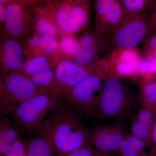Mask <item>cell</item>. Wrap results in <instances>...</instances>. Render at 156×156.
Returning <instances> with one entry per match:
<instances>
[{"mask_svg": "<svg viewBox=\"0 0 156 156\" xmlns=\"http://www.w3.org/2000/svg\"><path fill=\"white\" fill-rule=\"evenodd\" d=\"M58 156H66L89 144V132L69 105L62 98L44 136Z\"/></svg>", "mask_w": 156, "mask_h": 156, "instance_id": "cell-1", "label": "cell"}, {"mask_svg": "<svg viewBox=\"0 0 156 156\" xmlns=\"http://www.w3.org/2000/svg\"><path fill=\"white\" fill-rule=\"evenodd\" d=\"M62 98L50 89L20 104L10 114L20 131L44 136Z\"/></svg>", "mask_w": 156, "mask_h": 156, "instance_id": "cell-2", "label": "cell"}, {"mask_svg": "<svg viewBox=\"0 0 156 156\" xmlns=\"http://www.w3.org/2000/svg\"><path fill=\"white\" fill-rule=\"evenodd\" d=\"M111 73L110 56L102 57L89 76L64 92L62 98L76 111L86 117H97L105 82Z\"/></svg>", "mask_w": 156, "mask_h": 156, "instance_id": "cell-3", "label": "cell"}, {"mask_svg": "<svg viewBox=\"0 0 156 156\" xmlns=\"http://www.w3.org/2000/svg\"><path fill=\"white\" fill-rule=\"evenodd\" d=\"M50 17L62 38L75 37L89 27L91 20V1L63 0L45 1Z\"/></svg>", "mask_w": 156, "mask_h": 156, "instance_id": "cell-4", "label": "cell"}, {"mask_svg": "<svg viewBox=\"0 0 156 156\" xmlns=\"http://www.w3.org/2000/svg\"><path fill=\"white\" fill-rule=\"evenodd\" d=\"M137 102L138 97H136L122 77L110 73L105 82L97 117L101 119H123L132 112Z\"/></svg>", "mask_w": 156, "mask_h": 156, "instance_id": "cell-5", "label": "cell"}, {"mask_svg": "<svg viewBox=\"0 0 156 156\" xmlns=\"http://www.w3.org/2000/svg\"><path fill=\"white\" fill-rule=\"evenodd\" d=\"M146 12L122 20L111 34L104 38L105 52L109 55L120 50H133L151 35Z\"/></svg>", "mask_w": 156, "mask_h": 156, "instance_id": "cell-6", "label": "cell"}, {"mask_svg": "<svg viewBox=\"0 0 156 156\" xmlns=\"http://www.w3.org/2000/svg\"><path fill=\"white\" fill-rule=\"evenodd\" d=\"M7 4L5 27L1 38H11L24 44L34 35L33 20L38 1L0 0Z\"/></svg>", "mask_w": 156, "mask_h": 156, "instance_id": "cell-7", "label": "cell"}, {"mask_svg": "<svg viewBox=\"0 0 156 156\" xmlns=\"http://www.w3.org/2000/svg\"><path fill=\"white\" fill-rule=\"evenodd\" d=\"M49 89L37 87L21 73H14L0 79V109L6 115L17 105Z\"/></svg>", "mask_w": 156, "mask_h": 156, "instance_id": "cell-8", "label": "cell"}, {"mask_svg": "<svg viewBox=\"0 0 156 156\" xmlns=\"http://www.w3.org/2000/svg\"><path fill=\"white\" fill-rule=\"evenodd\" d=\"M99 61L91 65L83 66L65 57L56 66L55 78L50 89L62 96L66 91L89 76L97 67Z\"/></svg>", "mask_w": 156, "mask_h": 156, "instance_id": "cell-9", "label": "cell"}, {"mask_svg": "<svg viewBox=\"0 0 156 156\" xmlns=\"http://www.w3.org/2000/svg\"><path fill=\"white\" fill-rule=\"evenodd\" d=\"M96 31L105 38L111 34L123 19L120 0L94 1Z\"/></svg>", "mask_w": 156, "mask_h": 156, "instance_id": "cell-10", "label": "cell"}, {"mask_svg": "<svg viewBox=\"0 0 156 156\" xmlns=\"http://www.w3.org/2000/svg\"><path fill=\"white\" fill-rule=\"evenodd\" d=\"M127 134L126 128L122 125L103 126L89 132V144L103 156L119 152Z\"/></svg>", "mask_w": 156, "mask_h": 156, "instance_id": "cell-11", "label": "cell"}, {"mask_svg": "<svg viewBox=\"0 0 156 156\" xmlns=\"http://www.w3.org/2000/svg\"><path fill=\"white\" fill-rule=\"evenodd\" d=\"M21 42L11 38H1V78L14 73H20L26 59Z\"/></svg>", "mask_w": 156, "mask_h": 156, "instance_id": "cell-12", "label": "cell"}, {"mask_svg": "<svg viewBox=\"0 0 156 156\" xmlns=\"http://www.w3.org/2000/svg\"><path fill=\"white\" fill-rule=\"evenodd\" d=\"M136 50H120L109 55L111 73L123 77L139 71L142 58Z\"/></svg>", "mask_w": 156, "mask_h": 156, "instance_id": "cell-13", "label": "cell"}, {"mask_svg": "<svg viewBox=\"0 0 156 156\" xmlns=\"http://www.w3.org/2000/svg\"><path fill=\"white\" fill-rule=\"evenodd\" d=\"M39 2L35 6L33 20L34 34L39 35L48 34L54 37H60L56 24L48 14L39 5Z\"/></svg>", "mask_w": 156, "mask_h": 156, "instance_id": "cell-14", "label": "cell"}, {"mask_svg": "<svg viewBox=\"0 0 156 156\" xmlns=\"http://www.w3.org/2000/svg\"><path fill=\"white\" fill-rule=\"evenodd\" d=\"M105 52V45L88 44L82 46L79 51L72 56L66 57L78 64L89 66L97 63Z\"/></svg>", "mask_w": 156, "mask_h": 156, "instance_id": "cell-15", "label": "cell"}, {"mask_svg": "<svg viewBox=\"0 0 156 156\" xmlns=\"http://www.w3.org/2000/svg\"><path fill=\"white\" fill-rule=\"evenodd\" d=\"M25 143L27 156H58L53 147L44 136L31 138Z\"/></svg>", "mask_w": 156, "mask_h": 156, "instance_id": "cell-16", "label": "cell"}, {"mask_svg": "<svg viewBox=\"0 0 156 156\" xmlns=\"http://www.w3.org/2000/svg\"><path fill=\"white\" fill-rule=\"evenodd\" d=\"M138 98L141 106L156 115V80L142 83Z\"/></svg>", "mask_w": 156, "mask_h": 156, "instance_id": "cell-17", "label": "cell"}, {"mask_svg": "<svg viewBox=\"0 0 156 156\" xmlns=\"http://www.w3.org/2000/svg\"><path fill=\"white\" fill-rule=\"evenodd\" d=\"M123 12V20L152 9L155 1L120 0Z\"/></svg>", "mask_w": 156, "mask_h": 156, "instance_id": "cell-18", "label": "cell"}, {"mask_svg": "<svg viewBox=\"0 0 156 156\" xmlns=\"http://www.w3.org/2000/svg\"><path fill=\"white\" fill-rule=\"evenodd\" d=\"M50 64V58L48 56H41L34 57L26 61L20 73L30 78L52 66Z\"/></svg>", "mask_w": 156, "mask_h": 156, "instance_id": "cell-19", "label": "cell"}, {"mask_svg": "<svg viewBox=\"0 0 156 156\" xmlns=\"http://www.w3.org/2000/svg\"><path fill=\"white\" fill-rule=\"evenodd\" d=\"M21 138L6 115L0 117V141L12 144Z\"/></svg>", "mask_w": 156, "mask_h": 156, "instance_id": "cell-20", "label": "cell"}, {"mask_svg": "<svg viewBox=\"0 0 156 156\" xmlns=\"http://www.w3.org/2000/svg\"><path fill=\"white\" fill-rule=\"evenodd\" d=\"M39 36L41 47L45 56H48L52 60L53 59L52 56H55L57 54H61L65 58V56L60 51L59 42L57 41L56 37L48 34L41 35Z\"/></svg>", "mask_w": 156, "mask_h": 156, "instance_id": "cell-21", "label": "cell"}, {"mask_svg": "<svg viewBox=\"0 0 156 156\" xmlns=\"http://www.w3.org/2000/svg\"><path fill=\"white\" fill-rule=\"evenodd\" d=\"M153 128L140 122L134 117H132L131 134L145 142L149 147L150 146Z\"/></svg>", "mask_w": 156, "mask_h": 156, "instance_id": "cell-22", "label": "cell"}, {"mask_svg": "<svg viewBox=\"0 0 156 156\" xmlns=\"http://www.w3.org/2000/svg\"><path fill=\"white\" fill-rule=\"evenodd\" d=\"M59 48L62 53L65 57L72 56L80 49V46L76 37H65L59 41Z\"/></svg>", "mask_w": 156, "mask_h": 156, "instance_id": "cell-23", "label": "cell"}, {"mask_svg": "<svg viewBox=\"0 0 156 156\" xmlns=\"http://www.w3.org/2000/svg\"><path fill=\"white\" fill-rule=\"evenodd\" d=\"M133 117L140 122L153 128L155 121L156 115L149 110L141 106L137 110L136 113Z\"/></svg>", "mask_w": 156, "mask_h": 156, "instance_id": "cell-24", "label": "cell"}, {"mask_svg": "<svg viewBox=\"0 0 156 156\" xmlns=\"http://www.w3.org/2000/svg\"><path fill=\"white\" fill-rule=\"evenodd\" d=\"M119 152L121 156H148L145 151H140L131 147L125 137L122 143Z\"/></svg>", "mask_w": 156, "mask_h": 156, "instance_id": "cell-25", "label": "cell"}, {"mask_svg": "<svg viewBox=\"0 0 156 156\" xmlns=\"http://www.w3.org/2000/svg\"><path fill=\"white\" fill-rule=\"evenodd\" d=\"M5 156H27L25 142L20 138L12 144L11 150Z\"/></svg>", "mask_w": 156, "mask_h": 156, "instance_id": "cell-26", "label": "cell"}, {"mask_svg": "<svg viewBox=\"0 0 156 156\" xmlns=\"http://www.w3.org/2000/svg\"><path fill=\"white\" fill-rule=\"evenodd\" d=\"M66 156H103L97 151L90 144L72 152Z\"/></svg>", "mask_w": 156, "mask_h": 156, "instance_id": "cell-27", "label": "cell"}, {"mask_svg": "<svg viewBox=\"0 0 156 156\" xmlns=\"http://www.w3.org/2000/svg\"><path fill=\"white\" fill-rule=\"evenodd\" d=\"M143 44L142 51L144 56L149 57L152 53L156 51V34L148 37Z\"/></svg>", "mask_w": 156, "mask_h": 156, "instance_id": "cell-28", "label": "cell"}, {"mask_svg": "<svg viewBox=\"0 0 156 156\" xmlns=\"http://www.w3.org/2000/svg\"><path fill=\"white\" fill-rule=\"evenodd\" d=\"M7 4L0 2V30L1 33L4 30L7 14Z\"/></svg>", "mask_w": 156, "mask_h": 156, "instance_id": "cell-29", "label": "cell"}, {"mask_svg": "<svg viewBox=\"0 0 156 156\" xmlns=\"http://www.w3.org/2000/svg\"><path fill=\"white\" fill-rule=\"evenodd\" d=\"M148 156H156V117L152 132L150 146Z\"/></svg>", "mask_w": 156, "mask_h": 156, "instance_id": "cell-30", "label": "cell"}, {"mask_svg": "<svg viewBox=\"0 0 156 156\" xmlns=\"http://www.w3.org/2000/svg\"><path fill=\"white\" fill-rule=\"evenodd\" d=\"M148 24L151 35L152 32L156 27V1L153 8L151 14L149 17Z\"/></svg>", "mask_w": 156, "mask_h": 156, "instance_id": "cell-31", "label": "cell"}, {"mask_svg": "<svg viewBox=\"0 0 156 156\" xmlns=\"http://www.w3.org/2000/svg\"><path fill=\"white\" fill-rule=\"evenodd\" d=\"M155 34H156V27H155V28L154 29L151 35Z\"/></svg>", "mask_w": 156, "mask_h": 156, "instance_id": "cell-32", "label": "cell"}]
</instances>
